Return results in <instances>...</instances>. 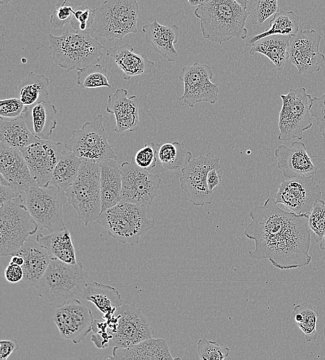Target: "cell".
Listing matches in <instances>:
<instances>
[{
    "label": "cell",
    "instance_id": "cell-1",
    "mask_svg": "<svg viewBox=\"0 0 325 360\" xmlns=\"http://www.w3.org/2000/svg\"><path fill=\"white\" fill-rule=\"evenodd\" d=\"M249 216L252 221L244 233L254 242V249L249 251L252 258L267 259L281 270L310 263L308 215L284 210L277 205L274 197L270 196L263 205L254 207Z\"/></svg>",
    "mask_w": 325,
    "mask_h": 360
},
{
    "label": "cell",
    "instance_id": "cell-2",
    "mask_svg": "<svg viewBox=\"0 0 325 360\" xmlns=\"http://www.w3.org/2000/svg\"><path fill=\"white\" fill-rule=\"evenodd\" d=\"M204 39L222 43L233 37L245 39L249 12L234 0H208L194 10Z\"/></svg>",
    "mask_w": 325,
    "mask_h": 360
},
{
    "label": "cell",
    "instance_id": "cell-3",
    "mask_svg": "<svg viewBox=\"0 0 325 360\" xmlns=\"http://www.w3.org/2000/svg\"><path fill=\"white\" fill-rule=\"evenodd\" d=\"M87 273L81 262L69 264L58 259L51 262L34 287L50 306L58 308L82 297Z\"/></svg>",
    "mask_w": 325,
    "mask_h": 360
},
{
    "label": "cell",
    "instance_id": "cell-4",
    "mask_svg": "<svg viewBox=\"0 0 325 360\" xmlns=\"http://www.w3.org/2000/svg\"><path fill=\"white\" fill-rule=\"evenodd\" d=\"M49 40L51 58L67 71L98 64L103 55L104 46L88 30L71 32L67 29L59 36L49 33Z\"/></svg>",
    "mask_w": 325,
    "mask_h": 360
},
{
    "label": "cell",
    "instance_id": "cell-5",
    "mask_svg": "<svg viewBox=\"0 0 325 360\" xmlns=\"http://www.w3.org/2000/svg\"><path fill=\"white\" fill-rule=\"evenodd\" d=\"M118 242L134 246L140 237L155 226L148 206L120 201L101 213L96 221Z\"/></svg>",
    "mask_w": 325,
    "mask_h": 360
},
{
    "label": "cell",
    "instance_id": "cell-6",
    "mask_svg": "<svg viewBox=\"0 0 325 360\" xmlns=\"http://www.w3.org/2000/svg\"><path fill=\"white\" fill-rule=\"evenodd\" d=\"M64 192L85 225L96 221L102 210L99 163L82 160L77 178Z\"/></svg>",
    "mask_w": 325,
    "mask_h": 360
},
{
    "label": "cell",
    "instance_id": "cell-7",
    "mask_svg": "<svg viewBox=\"0 0 325 360\" xmlns=\"http://www.w3.org/2000/svg\"><path fill=\"white\" fill-rule=\"evenodd\" d=\"M39 227L21 195L0 206V255L15 253Z\"/></svg>",
    "mask_w": 325,
    "mask_h": 360
},
{
    "label": "cell",
    "instance_id": "cell-8",
    "mask_svg": "<svg viewBox=\"0 0 325 360\" xmlns=\"http://www.w3.org/2000/svg\"><path fill=\"white\" fill-rule=\"evenodd\" d=\"M139 6L137 0H105L94 9L93 30L109 41L137 33Z\"/></svg>",
    "mask_w": 325,
    "mask_h": 360
},
{
    "label": "cell",
    "instance_id": "cell-9",
    "mask_svg": "<svg viewBox=\"0 0 325 360\" xmlns=\"http://www.w3.org/2000/svg\"><path fill=\"white\" fill-rule=\"evenodd\" d=\"M21 196L39 229L54 232L65 228L62 209L67 199L64 191L51 185H35Z\"/></svg>",
    "mask_w": 325,
    "mask_h": 360
},
{
    "label": "cell",
    "instance_id": "cell-10",
    "mask_svg": "<svg viewBox=\"0 0 325 360\" xmlns=\"http://www.w3.org/2000/svg\"><path fill=\"white\" fill-rule=\"evenodd\" d=\"M282 107L279 116L278 139H301L303 133L313 125L310 114L312 96L304 87L290 89L281 94Z\"/></svg>",
    "mask_w": 325,
    "mask_h": 360
},
{
    "label": "cell",
    "instance_id": "cell-11",
    "mask_svg": "<svg viewBox=\"0 0 325 360\" xmlns=\"http://www.w3.org/2000/svg\"><path fill=\"white\" fill-rule=\"evenodd\" d=\"M64 146L82 160L100 163L107 159H117L108 142L103 116L100 114L81 128L73 130L71 137Z\"/></svg>",
    "mask_w": 325,
    "mask_h": 360
},
{
    "label": "cell",
    "instance_id": "cell-12",
    "mask_svg": "<svg viewBox=\"0 0 325 360\" xmlns=\"http://www.w3.org/2000/svg\"><path fill=\"white\" fill-rule=\"evenodd\" d=\"M220 158L209 152L207 156L200 154L191 159L181 172L179 178L182 190L185 192L191 203L196 206H203L213 202L214 192L209 190L207 178L211 170H220Z\"/></svg>",
    "mask_w": 325,
    "mask_h": 360
},
{
    "label": "cell",
    "instance_id": "cell-13",
    "mask_svg": "<svg viewBox=\"0 0 325 360\" xmlns=\"http://www.w3.org/2000/svg\"><path fill=\"white\" fill-rule=\"evenodd\" d=\"M122 188L120 200L142 206H151L160 188L161 179L136 165L134 160L121 165Z\"/></svg>",
    "mask_w": 325,
    "mask_h": 360
},
{
    "label": "cell",
    "instance_id": "cell-14",
    "mask_svg": "<svg viewBox=\"0 0 325 360\" xmlns=\"http://www.w3.org/2000/svg\"><path fill=\"white\" fill-rule=\"evenodd\" d=\"M321 197L320 188L313 176L283 180L274 195L277 204L284 205L290 212L297 215H309Z\"/></svg>",
    "mask_w": 325,
    "mask_h": 360
},
{
    "label": "cell",
    "instance_id": "cell-15",
    "mask_svg": "<svg viewBox=\"0 0 325 360\" xmlns=\"http://www.w3.org/2000/svg\"><path fill=\"white\" fill-rule=\"evenodd\" d=\"M213 76L212 69L208 64L195 62L184 66L178 77L183 82L184 93L178 100L190 107L202 102L215 104L218 96V85L211 81Z\"/></svg>",
    "mask_w": 325,
    "mask_h": 360
},
{
    "label": "cell",
    "instance_id": "cell-16",
    "mask_svg": "<svg viewBox=\"0 0 325 360\" xmlns=\"http://www.w3.org/2000/svg\"><path fill=\"white\" fill-rule=\"evenodd\" d=\"M118 325L109 346L125 348L143 340L152 338V329L150 321L141 309L133 304H122L116 308Z\"/></svg>",
    "mask_w": 325,
    "mask_h": 360
},
{
    "label": "cell",
    "instance_id": "cell-17",
    "mask_svg": "<svg viewBox=\"0 0 325 360\" xmlns=\"http://www.w3.org/2000/svg\"><path fill=\"white\" fill-rule=\"evenodd\" d=\"M19 150L37 185L47 186L64 150L63 143L49 139H37Z\"/></svg>",
    "mask_w": 325,
    "mask_h": 360
},
{
    "label": "cell",
    "instance_id": "cell-18",
    "mask_svg": "<svg viewBox=\"0 0 325 360\" xmlns=\"http://www.w3.org/2000/svg\"><path fill=\"white\" fill-rule=\"evenodd\" d=\"M53 320L60 336L74 344L80 343L91 331L94 321L91 309L78 299L57 308Z\"/></svg>",
    "mask_w": 325,
    "mask_h": 360
},
{
    "label": "cell",
    "instance_id": "cell-19",
    "mask_svg": "<svg viewBox=\"0 0 325 360\" xmlns=\"http://www.w3.org/2000/svg\"><path fill=\"white\" fill-rule=\"evenodd\" d=\"M321 35L315 29L301 30L290 37L289 60L298 74H311L320 71L325 55L319 51Z\"/></svg>",
    "mask_w": 325,
    "mask_h": 360
},
{
    "label": "cell",
    "instance_id": "cell-20",
    "mask_svg": "<svg viewBox=\"0 0 325 360\" xmlns=\"http://www.w3.org/2000/svg\"><path fill=\"white\" fill-rule=\"evenodd\" d=\"M0 172L19 195L37 185L21 150L2 143H0Z\"/></svg>",
    "mask_w": 325,
    "mask_h": 360
},
{
    "label": "cell",
    "instance_id": "cell-21",
    "mask_svg": "<svg viewBox=\"0 0 325 360\" xmlns=\"http://www.w3.org/2000/svg\"><path fill=\"white\" fill-rule=\"evenodd\" d=\"M277 167L286 179L302 176H313L317 172V166L301 141H294L290 146L280 145L274 151Z\"/></svg>",
    "mask_w": 325,
    "mask_h": 360
},
{
    "label": "cell",
    "instance_id": "cell-22",
    "mask_svg": "<svg viewBox=\"0 0 325 360\" xmlns=\"http://www.w3.org/2000/svg\"><path fill=\"white\" fill-rule=\"evenodd\" d=\"M125 89H116L107 98L105 111L114 115L116 126L114 132L124 133L135 132L139 128V104L136 96H128Z\"/></svg>",
    "mask_w": 325,
    "mask_h": 360
},
{
    "label": "cell",
    "instance_id": "cell-23",
    "mask_svg": "<svg viewBox=\"0 0 325 360\" xmlns=\"http://www.w3.org/2000/svg\"><path fill=\"white\" fill-rule=\"evenodd\" d=\"M145 39L150 43L155 52L159 53L168 62H175L178 53L174 44L178 42L179 27L173 24L164 26L160 24L157 19L142 27Z\"/></svg>",
    "mask_w": 325,
    "mask_h": 360
},
{
    "label": "cell",
    "instance_id": "cell-24",
    "mask_svg": "<svg viewBox=\"0 0 325 360\" xmlns=\"http://www.w3.org/2000/svg\"><path fill=\"white\" fill-rule=\"evenodd\" d=\"M56 114L55 105L47 100L26 106L23 116L37 138L49 140L57 125Z\"/></svg>",
    "mask_w": 325,
    "mask_h": 360
},
{
    "label": "cell",
    "instance_id": "cell-25",
    "mask_svg": "<svg viewBox=\"0 0 325 360\" xmlns=\"http://www.w3.org/2000/svg\"><path fill=\"white\" fill-rule=\"evenodd\" d=\"M109 359H175L164 339L150 338L125 347H114Z\"/></svg>",
    "mask_w": 325,
    "mask_h": 360
},
{
    "label": "cell",
    "instance_id": "cell-26",
    "mask_svg": "<svg viewBox=\"0 0 325 360\" xmlns=\"http://www.w3.org/2000/svg\"><path fill=\"white\" fill-rule=\"evenodd\" d=\"M107 55L114 59L115 63L123 71V78L130 80L132 77L149 73L155 65L146 55L134 52L131 44L114 46L107 51Z\"/></svg>",
    "mask_w": 325,
    "mask_h": 360
},
{
    "label": "cell",
    "instance_id": "cell-27",
    "mask_svg": "<svg viewBox=\"0 0 325 360\" xmlns=\"http://www.w3.org/2000/svg\"><path fill=\"white\" fill-rule=\"evenodd\" d=\"M15 253L24 259L23 280L34 285L42 278L51 262L49 251L36 240L28 239Z\"/></svg>",
    "mask_w": 325,
    "mask_h": 360
},
{
    "label": "cell",
    "instance_id": "cell-28",
    "mask_svg": "<svg viewBox=\"0 0 325 360\" xmlns=\"http://www.w3.org/2000/svg\"><path fill=\"white\" fill-rule=\"evenodd\" d=\"M100 167L101 213L121 201L122 176L121 165L114 159H105Z\"/></svg>",
    "mask_w": 325,
    "mask_h": 360
},
{
    "label": "cell",
    "instance_id": "cell-29",
    "mask_svg": "<svg viewBox=\"0 0 325 360\" xmlns=\"http://www.w3.org/2000/svg\"><path fill=\"white\" fill-rule=\"evenodd\" d=\"M82 298L94 303L103 313L105 320L114 316L116 308L122 305L121 295L116 288L98 282H87Z\"/></svg>",
    "mask_w": 325,
    "mask_h": 360
},
{
    "label": "cell",
    "instance_id": "cell-30",
    "mask_svg": "<svg viewBox=\"0 0 325 360\" xmlns=\"http://www.w3.org/2000/svg\"><path fill=\"white\" fill-rule=\"evenodd\" d=\"M35 240L49 251L51 259L69 264L78 262L71 233L66 227L46 235L39 233Z\"/></svg>",
    "mask_w": 325,
    "mask_h": 360
},
{
    "label": "cell",
    "instance_id": "cell-31",
    "mask_svg": "<svg viewBox=\"0 0 325 360\" xmlns=\"http://www.w3.org/2000/svg\"><path fill=\"white\" fill-rule=\"evenodd\" d=\"M289 35H272L255 42L249 51L250 55L261 53L267 57L278 71H281L289 59Z\"/></svg>",
    "mask_w": 325,
    "mask_h": 360
},
{
    "label": "cell",
    "instance_id": "cell-32",
    "mask_svg": "<svg viewBox=\"0 0 325 360\" xmlns=\"http://www.w3.org/2000/svg\"><path fill=\"white\" fill-rule=\"evenodd\" d=\"M50 80L43 74L30 71L27 76L20 80L15 87L17 98L26 106L49 100V86Z\"/></svg>",
    "mask_w": 325,
    "mask_h": 360
},
{
    "label": "cell",
    "instance_id": "cell-33",
    "mask_svg": "<svg viewBox=\"0 0 325 360\" xmlns=\"http://www.w3.org/2000/svg\"><path fill=\"white\" fill-rule=\"evenodd\" d=\"M37 138L28 128L24 116L6 119L0 117V141L11 147L23 148Z\"/></svg>",
    "mask_w": 325,
    "mask_h": 360
},
{
    "label": "cell",
    "instance_id": "cell-34",
    "mask_svg": "<svg viewBox=\"0 0 325 360\" xmlns=\"http://www.w3.org/2000/svg\"><path fill=\"white\" fill-rule=\"evenodd\" d=\"M82 162V159L73 152L66 148L64 149L55 167L49 185L65 191L77 178Z\"/></svg>",
    "mask_w": 325,
    "mask_h": 360
},
{
    "label": "cell",
    "instance_id": "cell-35",
    "mask_svg": "<svg viewBox=\"0 0 325 360\" xmlns=\"http://www.w3.org/2000/svg\"><path fill=\"white\" fill-rule=\"evenodd\" d=\"M299 16L295 12L279 10L270 20V27L259 34L248 37L245 46L251 47L257 40L269 35L293 36L299 32Z\"/></svg>",
    "mask_w": 325,
    "mask_h": 360
},
{
    "label": "cell",
    "instance_id": "cell-36",
    "mask_svg": "<svg viewBox=\"0 0 325 360\" xmlns=\"http://www.w3.org/2000/svg\"><path fill=\"white\" fill-rule=\"evenodd\" d=\"M191 159L192 153L182 142L166 141L157 144V160L164 170L181 171Z\"/></svg>",
    "mask_w": 325,
    "mask_h": 360
},
{
    "label": "cell",
    "instance_id": "cell-37",
    "mask_svg": "<svg viewBox=\"0 0 325 360\" xmlns=\"http://www.w3.org/2000/svg\"><path fill=\"white\" fill-rule=\"evenodd\" d=\"M293 308L296 313L295 320L304 333L306 341L309 342L315 340L317 337L316 325L318 312L307 302L295 305Z\"/></svg>",
    "mask_w": 325,
    "mask_h": 360
},
{
    "label": "cell",
    "instance_id": "cell-38",
    "mask_svg": "<svg viewBox=\"0 0 325 360\" xmlns=\"http://www.w3.org/2000/svg\"><path fill=\"white\" fill-rule=\"evenodd\" d=\"M77 84L85 89L112 87L107 69L98 63L77 70Z\"/></svg>",
    "mask_w": 325,
    "mask_h": 360
},
{
    "label": "cell",
    "instance_id": "cell-39",
    "mask_svg": "<svg viewBox=\"0 0 325 360\" xmlns=\"http://www.w3.org/2000/svg\"><path fill=\"white\" fill-rule=\"evenodd\" d=\"M279 10L278 0H248L246 7L251 23L257 26L262 25Z\"/></svg>",
    "mask_w": 325,
    "mask_h": 360
},
{
    "label": "cell",
    "instance_id": "cell-40",
    "mask_svg": "<svg viewBox=\"0 0 325 360\" xmlns=\"http://www.w3.org/2000/svg\"><path fill=\"white\" fill-rule=\"evenodd\" d=\"M199 359L202 360H223L229 354V348L220 345L216 341L207 338L200 339L197 343Z\"/></svg>",
    "mask_w": 325,
    "mask_h": 360
},
{
    "label": "cell",
    "instance_id": "cell-41",
    "mask_svg": "<svg viewBox=\"0 0 325 360\" xmlns=\"http://www.w3.org/2000/svg\"><path fill=\"white\" fill-rule=\"evenodd\" d=\"M308 226L316 242H320L325 234V202L319 199L308 215Z\"/></svg>",
    "mask_w": 325,
    "mask_h": 360
},
{
    "label": "cell",
    "instance_id": "cell-42",
    "mask_svg": "<svg viewBox=\"0 0 325 360\" xmlns=\"http://www.w3.org/2000/svg\"><path fill=\"white\" fill-rule=\"evenodd\" d=\"M137 166L150 171L155 168L157 160V145L153 142L147 143L139 149L132 158Z\"/></svg>",
    "mask_w": 325,
    "mask_h": 360
},
{
    "label": "cell",
    "instance_id": "cell-43",
    "mask_svg": "<svg viewBox=\"0 0 325 360\" xmlns=\"http://www.w3.org/2000/svg\"><path fill=\"white\" fill-rule=\"evenodd\" d=\"M94 19V10L87 6H79L74 9L70 26L75 30L86 31L91 28Z\"/></svg>",
    "mask_w": 325,
    "mask_h": 360
},
{
    "label": "cell",
    "instance_id": "cell-44",
    "mask_svg": "<svg viewBox=\"0 0 325 360\" xmlns=\"http://www.w3.org/2000/svg\"><path fill=\"white\" fill-rule=\"evenodd\" d=\"M67 0L58 2L55 5V10L50 16V24L55 30L62 28L71 21L74 9L70 4L67 5Z\"/></svg>",
    "mask_w": 325,
    "mask_h": 360
},
{
    "label": "cell",
    "instance_id": "cell-45",
    "mask_svg": "<svg viewBox=\"0 0 325 360\" xmlns=\"http://www.w3.org/2000/svg\"><path fill=\"white\" fill-rule=\"evenodd\" d=\"M26 106L18 98H12L0 102V117L15 119L22 117Z\"/></svg>",
    "mask_w": 325,
    "mask_h": 360
},
{
    "label": "cell",
    "instance_id": "cell-46",
    "mask_svg": "<svg viewBox=\"0 0 325 360\" xmlns=\"http://www.w3.org/2000/svg\"><path fill=\"white\" fill-rule=\"evenodd\" d=\"M108 325L107 321H100L94 319L92 329L94 334L91 335V341L95 346L100 349H105L109 346V341L112 337L110 332L107 331Z\"/></svg>",
    "mask_w": 325,
    "mask_h": 360
},
{
    "label": "cell",
    "instance_id": "cell-47",
    "mask_svg": "<svg viewBox=\"0 0 325 360\" xmlns=\"http://www.w3.org/2000/svg\"><path fill=\"white\" fill-rule=\"evenodd\" d=\"M310 114L316 120L317 125L325 138V93L312 99Z\"/></svg>",
    "mask_w": 325,
    "mask_h": 360
},
{
    "label": "cell",
    "instance_id": "cell-48",
    "mask_svg": "<svg viewBox=\"0 0 325 360\" xmlns=\"http://www.w3.org/2000/svg\"><path fill=\"white\" fill-rule=\"evenodd\" d=\"M24 269L22 266L9 263L4 270L5 278L10 283H17L24 279Z\"/></svg>",
    "mask_w": 325,
    "mask_h": 360
},
{
    "label": "cell",
    "instance_id": "cell-49",
    "mask_svg": "<svg viewBox=\"0 0 325 360\" xmlns=\"http://www.w3.org/2000/svg\"><path fill=\"white\" fill-rule=\"evenodd\" d=\"M19 195L10 186L8 182L1 174L0 177V206L3 203L17 197Z\"/></svg>",
    "mask_w": 325,
    "mask_h": 360
},
{
    "label": "cell",
    "instance_id": "cell-50",
    "mask_svg": "<svg viewBox=\"0 0 325 360\" xmlns=\"http://www.w3.org/2000/svg\"><path fill=\"white\" fill-rule=\"evenodd\" d=\"M19 349L16 339L2 340L0 341V359L7 360L11 354Z\"/></svg>",
    "mask_w": 325,
    "mask_h": 360
},
{
    "label": "cell",
    "instance_id": "cell-51",
    "mask_svg": "<svg viewBox=\"0 0 325 360\" xmlns=\"http://www.w3.org/2000/svg\"><path fill=\"white\" fill-rule=\"evenodd\" d=\"M217 170H211L208 172L207 181L210 190L213 191V188L220 184L222 177L218 174Z\"/></svg>",
    "mask_w": 325,
    "mask_h": 360
},
{
    "label": "cell",
    "instance_id": "cell-52",
    "mask_svg": "<svg viewBox=\"0 0 325 360\" xmlns=\"http://www.w3.org/2000/svg\"><path fill=\"white\" fill-rule=\"evenodd\" d=\"M24 262V258L19 254L15 253L12 255H11V258H10L9 263H12V264H18L20 266H23Z\"/></svg>",
    "mask_w": 325,
    "mask_h": 360
},
{
    "label": "cell",
    "instance_id": "cell-53",
    "mask_svg": "<svg viewBox=\"0 0 325 360\" xmlns=\"http://www.w3.org/2000/svg\"><path fill=\"white\" fill-rule=\"evenodd\" d=\"M208 0H188V3L191 6H200L205 2H207Z\"/></svg>",
    "mask_w": 325,
    "mask_h": 360
},
{
    "label": "cell",
    "instance_id": "cell-54",
    "mask_svg": "<svg viewBox=\"0 0 325 360\" xmlns=\"http://www.w3.org/2000/svg\"><path fill=\"white\" fill-rule=\"evenodd\" d=\"M241 5L245 9H246L247 3L248 0H234Z\"/></svg>",
    "mask_w": 325,
    "mask_h": 360
},
{
    "label": "cell",
    "instance_id": "cell-55",
    "mask_svg": "<svg viewBox=\"0 0 325 360\" xmlns=\"http://www.w3.org/2000/svg\"><path fill=\"white\" fill-rule=\"evenodd\" d=\"M319 248L322 250H325V234L319 242Z\"/></svg>",
    "mask_w": 325,
    "mask_h": 360
},
{
    "label": "cell",
    "instance_id": "cell-56",
    "mask_svg": "<svg viewBox=\"0 0 325 360\" xmlns=\"http://www.w3.org/2000/svg\"><path fill=\"white\" fill-rule=\"evenodd\" d=\"M12 0H0V3L2 5V4H6V3H8L9 2H10Z\"/></svg>",
    "mask_w": 325,
    "mask_h": 360
}]
</instances>
